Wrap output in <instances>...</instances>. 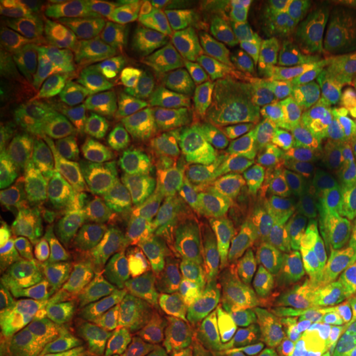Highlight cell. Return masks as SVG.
<instances>
[{
  "mask_svg": "<svg viewBox=\"0 0 356 356\" xmlns=\"http://www.w3.org/2000/svg\"><path fill=\"white\" fill-rule=\"evenodd\" d=\"M145 279L118 257L96 249L74 251L37 274L35 300L66 332L109 341V322L127 296Z\"/></svg>",
  "mask_w": 356,
  "mask_h": 356,
  "instance_id": "obj_1",
  "label": "cell"
},
{
  "mask_svg": "<svg viewBox=\"0 0 356 356\" xmlns=\"http://www.w3.org/2000/svg\"><path fill=\"white\" fill-rule=\"evenodd\" d=\"M184 129L186 152L198 163L254 155L286 142L292 134L291 124L262 108L248 91L197 102Z\"/></svg>",
  "mask_w": 356,
  "mask_h": 356,
  "instance_id": "obj_2",
  "label": "cell"
},
{
  "mask_svg": "<svg viewBox=\"0 0 356 356\" xmlns=\"http://www.w3.org/2000/svg\"><path fill=\"white\" fill-rule=\"evenodd\" d=\"M111 35L115 42L144 50L210 43L256 44L226 26L216 0H177L150 8H129L114 17Z\"/></svg>",
  "mask_w": 356,
  "mask_h": 356,
  "instance_id": "obj_3",
  "label": "cell"
},
{
  "mask_svg": "<svg viewBox=\"0 0 356 356\" xmlns=\"http://www.w3.org/2000/svg\"><path fill=\"white\" fill-rule=\"evenodd\" d=\"M144 55L165 65L203 101H218L244 92L264 63L257 44L210 43L152 47Z\"/></svg>",
  "mask_w": 356,
  "mask_h": 356,
  "instance_id": "obj_4",
  "label": "cell"
},
{
  "mask_svg": "<svg viewBox=\"0 0 356 356\" xmlns=\"http://www.w3.org/2000/svg\"><path fill=\"white\" fill-rule=\"evenodd\" d=\"M111 86L124 114L149 122L185 126L197 102L180 78L154 58L118 48L111 58Z\"/></svg>",
  "mask_w": 356,
  "mask_h": 356,
  "instance_id": "obj_5",
  "label": "cell"
},
{
  "mask_svg": "<svg viewBox=\"0 0 356 356\" xmlns=\"http://www.w3.org/2000/svg\"><path fill=\"white\" fill-rule=\"evenodd\" d=\"M96 115L92 109L71 111L32 136L47 177L70 207L78 210L95 170Z\"/></svg>",
  "mask_w": 356,
  "mask_h": 356,
  "instance_id": "obj_6",
  "label": "cell"
},
{
  "mask_svg": "<svg viewBox=\"0 0 356 356\" xmlns=\"http://www.w3.org/2000/svg\"><path fill=\"white\" fill-rule=\"evenodd\" d=\"M216 274L254 291L279 293L293 275L292 239L282 228H264L231 236L210 257Z\"/></svg>",
  "mask_w": 356,
  "mask_h": 356,
  "instance_id": "obj_7",
  "label": "cell"
},
{
  "mask_svg": "<svg viewBox=\"0 0 356 356\" xmlns=\"http://www.w3.org/2000/svg\"><path fill=\"white\" fill-rule=\"evenodd\" d=\"M13 58L19 68L73 97H102L111 83V58L96 38L19 47Z\"/></svg>",
  "mask_w": 356,
  "mask_h": 356,
  "instance_id": "obj_8",
  "label": "cell"
},
{
  "mask_svg": "<svg viewBox=\"0 0 356 356\" xmlns=\"http://www.w3.org/2000/svg\"><path fill=\"white\" fill-rule=\"evenodd\" d=\"M195 207L225 229L228 238L270 226L284 211L239 170L236 162L215 167L200 181Z\"/></svg>",
  "mask_w": 356,
  "mask_h": 356,
  "instance_id": "obj_9",
  "label": "cell"
},
{
  "mask_svg": "<svg viewBox=\"0 0 356 356\" xmlns=\"http://www.w3.org/2000/svg\"><path fill=\"white\" fill-rule=\"evenodd\" d=\"M96 126L113 134L150 184L167 185L188 175L186 139L172 122H149L129 114H97Z\"/></svg>",
  "mask_w": 356,
  "mask_h": 356,
  "instance_id": "obj_10",
  "label": "cell"
},
{
  "mask_svg": "<svg viewBox=\"0 0 356 356\" xmlns=\"http://www.w3.org/2000/svg\"><path fill=\"white\" fill-rule=\"evenodd\" d=\"M0 96L6 122L30 137L71 111L92 109L101 113L109 104L104 97L65 95L19 66H7L2 71Z\"/></svg>",
  "mask_w": 356,
  "mask_h": 356,
  "instance_id": "obj_11",
  "label": "cell"
},
{
  "mask_svg": "<svg viewBox=\"0 0 356 356\" xmlns=\"http://www.w3.org/2000/svg\"><path fill=\"white\" fill-rule=\"evenodd\" d=\"M191 332L190 320L175 302L147 280L122 300L109 322V340L142 350L188 338Z\"/></svg>",
  "mask_w": 356,
  "mask_h": 356,
  "instance_id": "obj_12",
  "label": "cell"
},
{
  "mask_svg": "<svg viewBox=\"0 0 356 356\" xmlns=\"http://www.w3.org/2000/svg\"><path fill=\"white\" fill-rule=\"evenodd\" d=\"M320 73L315 65L279 53L266 55L251 86V95L262 108L293 126L305 127L318 104Z\"/></svg>",
  "mask_w": 356,
  "mask_h": 356,
  "instance_id": "obj_13",
  "label": "cell"
},
{
  "mask_svg": "<svg viewBox=\"0 0 356 356\" xmlns=\"http://www.w3.org/2000/svg\"><path fill=\"white\" fill-rule=\"evenodd\" d=\"M147 238L159 257L170 266L184 267L202 262L200 259L207 256L220 239L228 236L215 220L198 208L172 202Z\"/></svg>",
  "mask_w": 356,
  "mask_h": 356,
  "instance_id": "obj_14",
  "label": "cell"
},
{
  "mask_svg": "<svg viewBox=\"0 0 356 356\" xmlns=\"http://www.w3.org/2000/svg\"><path fill=\"white\" fill-rule=\"evenodd\" d=\"M355 3L330 2L327 7L296 17L284 26L270 47L279 55L300 61L317 60L346 47Z\"/></svg>",
  "mask_w": 356,
  "mask_h": 356,
  "instance_id": "obj_15",
  "label": "cell"
},
{
  "mask_svg": "<svg viewBox=\"0 0 356 356\" xmlns=\"http://www.w3.org/2000/svg\"><path fill=\"white\" fill-rule=\"evenodd\" d=\"M168 190L167 185L144 184L124 191L108 208L95 234L79 251L121 246L149 236L167 210Z\"/></svg>",
  "mask_w": 356,
  "mask_h": 356,
  "instance_id": "obj_16",
  "label": "cell"
},
{
  "mask_svg": "<svg viewBox=\"0 0 356 356\" xmlns=\"http://www.w3.org/2000/svg\"><path fill=\"white\" fill-rule=\"evenodd\" d=\"M96 162L84 200L81 215L89 225H97L104 213L124 191L150 184L145 173L113 134L96 126Z\"/></svg>",
  "mask_w": 356,
  "mask_h": 356,
  "instance_id": "obj_17",
  "label": "cell"
},
{
  "mask_svg": "<svg viewBox=\"0 0 356 356\" xmlns=\"http://www.w3.org/2000/svg\"><path fill=\"white\" fill-rule=\"evenodd\" d=\"M356 274V249L341 246L314 231L299 236L293 249L289 293L305 297L343 282Z\"/></svg>",
  "mask_w": 356,
  "mask_h": 356,
  "instance_id": "obj_18",
  "label": "cell"
},
{
  "mask_svg": "<svg viewBox=\"0 0 356 356\" xmlns=\"http://www.w3.org/2000/svg\"><path fill=\"white\" fill-rule=\"evenodd\" d=\"M144 273L154 280V286L162 289L175 302L190 320L195 332L202 335L211 332L218 293L215 287L216 270L210 259L185 267L147 262Z\"/></svg>",
  "mask_w": 356,
  "mask_h": 356,
  "instance_id": "obj_19",
  "label": "cell"
},
{
  "mask_svg": "<svg viewBox=\"0 0 356 356\" xmlns=\"http://www.w3.org/2000/svg\"><path fill=\"white\" fill-rule=\"evenodd\" d=\"M0 6L2 35L25 47H50L95 38L76 29L50 0H3Z\"/></svg>",
  "mask_w": 356,
  "mask_h": 356,
  "instance_id": "obj_20",
  "label": "cell"
},
{
  "mask_svg": "<svg viewBox=\"0 0 356 356\" xmlns=\"http://www.w3.org/2000/svg\"><path fill=\"white\" fill-rule=\"evenodd\" d=\"M43 170L32 137L3 121L0 129V184L2 190L29 203L55 204L58 195Z\"/></svg>",
  "mask_w": 356,
  "mask_h": 356,
  "instance_id": "obj_21",
  "label": "cell"
},
{
  "mask_svg": "<svg viewBox=\"0 0 356 356\" xmlns=\"http://www.w3.org/2000/svg\"><path fill=\"white\" fill-rule=\"evenodd\" d=\"M273 309L261 292L231 282L222 287L213 310L211 332L231 343L252 348L266 337Z\"/></svg>",
  "mask_w": 356,
  "mask_h": 356,
  "instance_id": "obj_22",
  "label": "cell"
},
{
  "mask_svg": "<svg viewBox=\"0 0 356 356\" xmlns=\"http://www.w3.org/2000/svg\"><path fill=\"white\" fill-rule=\"evenodd\" d=\"M315 157L309 140L292 139L261 150L251 157L236 162L239 170L267 198L287 195L300 178H305Z\"/></svg>",
  "mask_w": 356,
  "mask_h": 356,
  "instance_id": "obj_23",
  "label": "cell"
},
{
  "mask_svg": "<svg viewBox=\"0 0 356 356\" xmlns=\"http://www.w3.org/2000/svg\"><path fill=\"white\" fill-rule=\"evenodd\" d=\"M304 307L333 348L356 353V274L307 296Z\"/></svg>",
  "mask_w": 356,
  "mask_h": 356,
  "instance_id": "obj_24",
  "label": "cell"
},
{
  "mask_svg": "<svg viewBox=\"0 0 356 356\" xmlns=\"http://www.w3.org/2000/svg\"><path fill=\"white\" fill-rule=\"evenodd\" d=\"M221 19L233 32L243 35L252 43L270 44L289 22L307 13L300 7H284L252 0H220Z\"/></svg>",
  "mask_w": 356,
  "mask_h": 356,
  "instance_id": "obj_25",
  "label": "cell"
},
{
  "mask_svg": "<svg viewBox=\"0 0 356 356\" xmlns=\"http://www.w3.org/2000/svg\"><path fill=\"white\" fill-rule=\"evenodd\" d=\"M356 178L332 167L312 168L302 181L300 198L315 221H333L343 211Z\"/></svg>",
  "mask_w": 356,
  "mask_h": 356,
  "instance_id": "obj_26",
  "label": "cell"
},
{
  "mask_svg": "<svg viewBox=\"0 0 356 356\" xmlns=\"http://www.w3.org/2000/svg\"><path fill=\"white\" fill-rule=\"evenodd\" d=\"M269 356H325L323 333L307 312H292L270 338Z\"/></svg>",
  "mask_w": 356,
  "mask_h": 356,
  "instance_id": "obj_27",
  "label": "cell"
},
{
  "mask_svg": "<svg viewBox=\"0 0 356 356\" xmlns=\"http://www.w3.org/2000/svg\"><path fill=\"white\" fill-rule=\"evenodd\" d=\"M40 328L38 312L32 305H19L2 312L0 356H24L32 348Z\"/></svg>",
  "mask_w": 356,
  "mask_h": 356,
  "instance_id": "obj_28",
  "label": "cell"
},
{
  "mask_svg": "<svg viewBox=\"0 0 356 356\" xmlns=\"http://www.w3.org/2000/svg\"><path fill=\"white\" fill-rule=\"evenodd\" d=\"M330 121L341 134L356 140V66L340 71L330 96Z\"/></svg>",
  "mask_w": 356,
  "mask_h": 356,
  "instance_id": "obj_29",
  "label": "cell"
},
{
  "mask_svg": "<svg viewBox=\"0 0 356 356\" xmlns=\"http://www.w3.org/2000/svg\"><path fill=\"white\" fill-rule=\"evenodd\" d=\"M312 229L330 241L356 249V185L340 216L333 221H314Z\"/></svg>",
  "mask_w": 356,
  "mask_h": 356,
  "instance_id": "obj_30",
  "label": "cell"
},
{
  "mask_svg": "<svg viewBox=\"0 0 356 356\" xmlns=\"http://www.w3.org/2000/svg\"><path fill=\"white\" fill-rule=\"evenodd\" d=\"M53 6L86 35H92L99 29L106 12L104 6L97 2H63V0L60 2V0H55Z\"/></svg>",
  "mask_w": 356,
  "mask_h": 356,
  "instance_id": "obj_31",
  "label": "cell"
},
{
  "mask_svg": "<svg viewBox=\"0 0 356 356\" xmlns=\"http://www.w3.org/2000/svg\"><path fill=\"white\" fill-rule=\"evenodd\" d=\"M25 356H86V350L73 333L60 332L37 338Z\"/></svg>",
  "mask_w": 356,
  "mask_h": 356,
  "instance_id": "obj_32",
  "label": "cell"
},
{
  "mask_svg": "<svg viewBox=\"0 0 356 356\" xmlns=\"http://www.w3.org/2000/svg\"><path fill=\"white\" fill-rule=\"evenodd\" d=\"M139 356H191V346L188 338H177L163 345L142 350Z\"/></svg>",
  "mask_w": 356,
  "mask_h": 356,
  "instance_id": "obj_33",
  "label": "cell"
},
{
  "mask_svg": "<svg viewBox=\"0 0 356 356\" xmlns=\"http://www.w3.org/2000/svg\"><path fill=\"white\" fill-rule=\"evenodd\" d=\"M211 356H249V355L244 353V351H241V350L234 348V346L221 343L216 346L215 351L211 353Z\"/></svg>",
  "mask_w": 356,
  "mask_h": 356,
  "instance_id": "obj_34",
  "label": "cell"
},
{
  "mask_svg": "<svg viewBox=\"0 0 356 356\" xmlns=\"http://www.w3.org/2000/svg\"><path fill=\"white\" fill-rule=\"evenodd\" d=\"M106 345H108V348H109L111 351H113V353H114L115 356H134L131 348H129L127 345L121 343V341H118V340H109Z\"/></svg>",
  "mask_w": 356,
  "mask_h": 356,
  "instance_id": "obj_35",
  "label": "cell"
},
{
  "mask_svg": "<svg viewBox=\"0 0 356 356\" xmlns=\"http://www.w3.org/2000/svg\"><path fill=\"white\" fill-rule=\"evenodd\" d=\"M86 356H115V355L111 353V351L108 348H104V346L92 345L86 350Z\"/></svg>",
  "mask_w": 356,
  "mask_h": 356,
  "instance_id": "obj_36",
  "label": "cell"
},
{
  "mask_svg": "<svg viewBox=\"0 0 356 356\" xmlns=\"http://www.w3.org/2000/svg\"><path fill=\"white\" fill-rule=\"evenodd\" d=\"M346 51H348V55L356 61V38L348 40V43H346Z\"/></svg>",
  "mask_w": 356,
  "mask_h": 356,
  "instance_id": "obj_37",
  "label": "cell"
},
{
  "mask_svg": "<svg viewBox=\"0 0 356 356\" xmlns=\"http://www.w3.org/2000/svg\"><path fill=\"white\" fill-rule=\"evenodd\" d=\"M356 38V10L353 15V20H351V29H350V37L348 40H355Z\"/></svg>",
  "mask_w": 356,
  "mask_h": 356,
  "instance_id": "obj_38",
  "label": "cell"
},
{
  "mask_svg": "<svg viewBox=\"0 0 356 356\" xmlns=\"http://www.w3.org/2000/svg\"><path fill=\"white\" fill-rule=\"evenodd\" d=\"M355 154H356V150H355Z\"/></svg>",
  "mask_w": 356,
  "mask_h": 356,
  "instance_id": "obj_39",
  "label": "cell"
}]
</instances>
